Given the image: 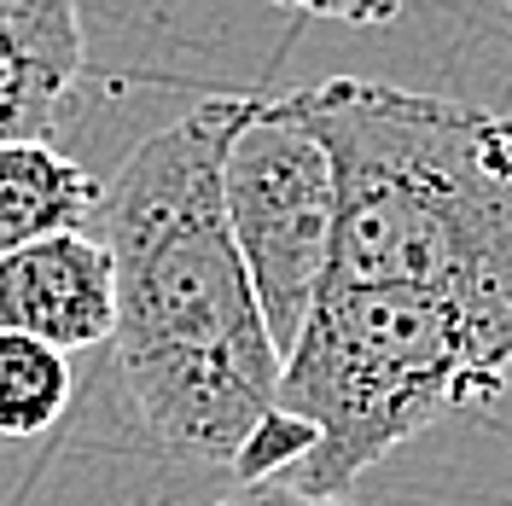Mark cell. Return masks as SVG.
Segmentation results:
<instances>
[{
	"label": "cell",
	"mask_w": 512,
	"mask_h": 506,
	"mask_svg": "<svg viewBox=\"0 0 512 506\" xmlns=\"http://www.w3.org/2000/svg\"><path fill=\"white\" fill-rule=\"evenodd\" d=\"M309 448H315V425H309L303 413H291V408L274 402V408L251 425V437L239 443V454H233V483H256V477L291 472Z\"/></svg>",
	"instance_id": "9"
},
{
	"label": "cell",
	"mask_w": 512,
	"mask_h": 506,
	"mask_svg": "<svg viewBox=\"0 0 512 506\" xmlns=\"http://www.w3.org/2000/svg\"><path fill=\"white\" fill-rule=\"evenodd\" d=\"M82 64L76 0H0V146L53 140L70 123Z\"/></svg>",
	"instance_id": "6"
},
{
	"label": "cell",
	"mask_w": 512,
	"mask_h": 506,
	"mask_svg": "<svg viewBox=\"0 0 512 506\" xmlns=\"http://www.w3.org/2000/svg\"><path fill=\"white\" fill-rule=\"evenodd\" d=\"M222 204L286 361L291 338L332 285L338 245V169L297 94L245 99L222 146Z\"/></svg>",
	"instance_id": "4"
},
{
	"label": "cell",
	"mask_w": 512,
	"mask_h": 506,
	"mask_svg": "<svg viewBox=\"0 0 512 506\" xmlns=\"http://www.w3.org/2000/svg\"><path fill=\"white\" fill-rule=\"evenodd\" d=\"M216 506H361V501L332 495V489H303V483H291V477H256V483L227 489Z\"/></svg>",
	"instance_id": "10"
},
{
	"label": "cell",
	"mask_w": 512,
	"mask_h": 506,
	"mask_svg": "<svg viewBox=\"0 0 512 506\" xmlns=\"http://www.w3.org/2000/svg\"><path fill=\"white\" fill-rule=\"evenodd\" d=\"M99 204H105V187L94 181V169L64 158L53 140L0 146V256L47 233L94 227Z\"/></svg>",
	"instance_id": "7"
},
{
	"label": "cell",
	"mask_w": 512,
	"mask_h": 506,
	"mask_svg": "<svg viewBox=\"0 0 512 506\" xmlns=\"http://www.w3.org/2000/svg\"><path fill=\"white\" fill-rule=\"evenodd\" d=\"M297 99L338 169L332 285H431L512 326V117L367 76Z\"/></svg>",
	"instance_id": "2"
},
{
	"label": "cell",
	"mask_w": 512,
	"mask_h": 506,
	"mask_svg": "<svg viewBox=\"0 0 512 506\" xmlns=\"http://www.w3.org/2000/svg\"><path fill=\"white\" fill-rule=\"evenodd\" d=\"M303 18H332V24H390L402 12V0H268Z\"/></svg>",
	"instance_id": "11"
},
{
	"label": "cell",
	"mask_w": 512,
	"mask_h": 506,
	"mask_svg": "<svg viewBox=\"0 0 512 506\" xmlns=\"http://www.w3.org/2000/svg\"><path fill=\"white\" fill-rule=\"evenodd\" d=\"M0 332L53 349H94L117 332V262L94 227L47 233L0 256Z\"/></svg>",
	"instance_id": "5"
},
{
	"label": "cell",
	"mask_w": 512,
	"mask_h": 506,
	"mask_svg": "<svg viewBox=\"0 0 512 506\" xmlns=\"http://www.w3.org/2000/svg\"><path fill=\"white\" fill-rule=\"evenodd\" d=\"M512 373V326L431 285H326L280 361L274 402L315 425L291 483L350 495L367 466L448 413L489 408Z\"/></svg>",
	"instance_id": "3"
},
{
	"label": "cell",
	"mask_w": 512,
	"mask_h": 506,
	"mask_svg": "<svg viewBox=\"0 0 512 506\" xmlns=\"http://www.w3.org/2000/svg\"><path fill=\"white\" fill-rule=\"evenodd\" d=\"M245 99L216 94L140 140L99 204L117 262V384L152 443L204 466H233L280 390V349L222 204V146Z\"/></svg>",
	"instance_id": "1"
},
{
	"label": "cell",
	"mask_w": 512,
	"mask_h": 506,
	"mask_svg": "<svg viewBox=\"0 0 512 506\" xmlns=\"http://www.w3.org/2000/svg\"><path fill=\"white\" fill-rule=\"evenodd\" d=\"M70 361L64 349L30 332H0V443L47 437L70 408Z\"/></svg>",
	"instance_id": "8"
}]
</instances>
